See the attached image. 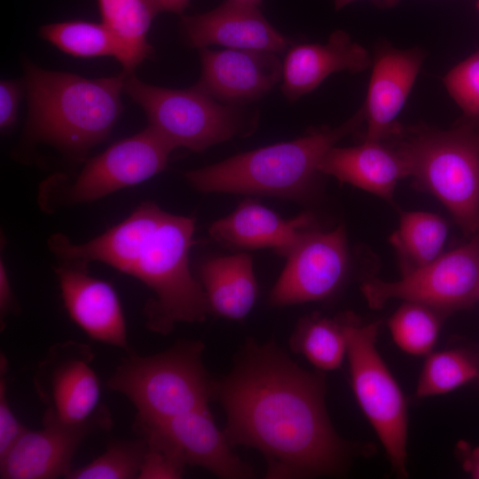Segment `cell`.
<instances>
[{
  "instance_id": "39",
  "label": "cell",
  "mask_w": 479,
  "mask_h": 479,
  "mask_svg": "<svg viewBox=\"0 0 479 479\" xmlns=\"http://www.w3.org/2000/svg\"><path fill=\"white\" fill-rule=\"evenodd\" d=\"M478 8H479V1H478V4H477Z\"/></svg>"
},
{
  "instance_id": "37",
  "label": "cell",
  "mask_w": 479,
  "mask_h": 479,
  "mask_svg": "<svg viewBox=\"0 0 479 479\" xmlns=\"http://www.w3.org/2000/svg\"><path fill=\"white\" fill-rule=\"evenodd\" d=\"M357 0H334L335 10H341L349 4ZM379 8L386 9L397 5L400 0H369Z\"/></svg>"
},
{
  "instance_id": "9",
  "label": "cell",
  "mask_w": 479,
  "mask_h": 479,
  "mask_svg": "<svg viewBox=\"0 0 479 479\" xmlns=\"http://www.w3.org/2000/svg\"><path fill=\"white\" fill-rule=\"evenodd\" d=\"M361 291L372 309L401 299L425 304L447 316L466 310L479 300V234L396 281L370 278L362 284Z\"/></svg>"
},
{
  "instance_id": "27",
  "label": "cell",
  "mask_w": 479,
  "mask_h": 479,
  "mask_svg": "<svg viewBox=\"0 0 479 479\" xmlns=\"http://www.w3.org/2000/svg\"><path fill=\"white\" fill-rule=\"evenodd\" d=\"M479 377V363L463 349L432 351L426 356L415 396L418 398L447 394Z\"/></svg>"
},
{
  "instance_id": "22",
  "label": "cell",
  "mask_w": 479,
  "mask_h": 479,
  "mask_svg": "<svg viewBox=\"0 0 479 479\" xmlns=\"http://www.w3.org/2000/svg\"><path fill=\"white\" fill-rule=\"evenodd\" d=\"M200 284L209 311L232 319H243L257 296L251 257L245 254L215 257L200 268Z\"/></svg>"
},
{
  "instance_id": "36",
  "label": "cell",
  "mask_w": 479,
  "mask_h": 479,
  "mask_svg": "<svg viewBox=\"0 0 479 479\" xmlns=\"http://www.w3.org/2000/svg\"><path fill=\"white\" fill-rule=\"evenodd\" d=\"M156 12H168L182 14L190 0H151Z\"/></svg>"
},
{
  "instance_id": "23",
  "label": "cell",
  "mask_w": 479,
  "mask_h": 479,
  "mask_svg": "<svg viewBox=\"0 0 479 479\" xmlns=\"http://www.w3.org/2000/svg\"><path fill=\"white\" fill-rule=\"evenodd\" d=\"M102 23L114 35L119 48L117 60L125 74L134 73L153 48L147 34L158 13L151 0H98Z\"/></svg>"
},
{
  "instance_id": "20",
  "label": "cell",
  "mask_w": 479,
  "mask_h": 479,
  "mask_svg": "<svg viewBox=\"0 0 479 479\" xmlns=\"http://www.w3.org/2000/svg\"><path fill=\"white\" fill-rule=\"evenodd\" d=\"M323 175L392 200L397 183L409 177L406 161L389 141L364 140L358 145L332 147L319 164Z\"/></svg>"
},
{
  "instance_id": "12",
  "label": "cell",
  "mask_w": 479,
  "mask_h": 479,
  "mask_svg": "<svg viewBox=\"0 0 479 479\" xmlns=\"http://www.w3.org/2000/svg\"><path fill=\"white\" fill-rule=\"evenodd\" d=\"M94 353L83 342L52 345L37 365L33 382L45 406L43 416L80 422L99 406L100 384L92 366Z\"/></svg>"
},
{
  "instance_id": "29",
  "label": "cell",
  "mask_w": 479,
  "mask_h": 479,
  "mask_svg": "<svg viewBox=\"0 0 479 479\" xmlns=\"http://www.w3.org/2000/svg\"><path fill=\"white\" fill-rule=\"evenodd\" d=\"M146 444L137 439H114L89 464L72 468L67 479H134L138 474Z\"/></svg>"
},
{
  "instance_id": "35",
  "label": "cell",
  "mask_w": 479,
  "mask_h": 479,
  "mask_svg": "<svg viewBox=\"0 0 479 479\" xmlns=\"http://www.w3.org/2000/svg\"><path fill=\"white\" fill-rule=\"evenodd\" d=\"M14 306V297L8 278L5 265L0 262V312L1 319L9 313Z\"/></svg>"
},
{
  "instance_id": "8",
  "label": "cell",
  "mask_w": 479,
  "mask_h": 479,
  "mask_svg": "<svg viewBox=\"0 0 479 479\" xmlns=\"http://www.w3.org/2000/svg\"><path fill=\"white\" fill-rule=\"evenodd\" d=\"M379 322L349 312L347 356L356 400L381 443L392 468L407 477L408 415L404 396L376 347Z\"/></svg>"
},
{
  "instance_id": "33",
  "label": "cell",
  "mask_w": 479,
  "mask_h": 479,
  "mask_svg": "<svg viewBox=\"0 0 479 479\" xmlns=\"http://www.w3.org/2000/svg\"><path fill=\"white\" fill-rule=\"evenodd\" d=\"M25 90L23 81L2 80L0 82V129L5 132L14 126L20 98Z\"/></svg>"
},
{
  "instance_id": "28",
  "label": "cell",
  "mask_w": 479,
  "mask_h": 479,
  "mask_svg": "<svg viewBox=\"0 0 479 479\" xmlns=\"http://www.w3.org/2000/svg\"><path fill=\"white\" fill-rule=\"evenodd\" d=\"M40 36L61 51L77 58L111 56L118 59V44L101 22L67 20L43 25Z\"/></svg>"
},
{
  "instance_id": "32",
  "label": "cell",
  "mask_w": 479,
  "mask_h": 479,
  "mask_svg": "<svg viewBox=\"0 0 479 479\" xmlns=\"http://www.w3.org/2000/svg\"><path fill=\"white\" fill-rule=\"evenodd\" d=\"M0 357V459H2L27 428L18 420L9 404L5 379L8 361L3 354Z\"/></svg>"
},
{
  "instance_id": "18",
  "label": "cell",
  "mask_w": 479,
  "mask_h": 479,
  "mask_svg": "<svg viewBox=\"0 0 479 479\" xmlns=\"http://www.w3.org/2000/svg\"><path fill=\"white\" fill-rule=\"evenodd\" d=\"M424 52L412 48H377L364 106L366 131L364 140L384 141L399 128L397 117L404 107L424 60Z\"/></svg>"
},
{
  "instance_id": "11",
  "label": "cell",
  "mask_w": 479,
  "mask_h": 479,
  "mask_svg": "<svg viewBox=\"0 0 479 479\" xmlns=\"http://www.w3.org/2000/svg\"><path fill=\"white\" fill-rule=\"evenodd\" d=\"M113 426L107 407L80 422H65L43 417V427L27 429L9 452L0 459L2 479L66 478L82 442L89 436L109 430Z\"/></svg>"
},
{
  "instance_id": "30",
  "label": "cell",
  "mask_w": 479,
  "mask_h": 479,
  "mask_svg": "<svg viewBox=\"0 0 479 479\" xmlns=\"http://www.w3.org/2000/svg\"><path fill=\"white\" fill-rule=\"evenodd\" d=\"M444 86L471 119H479V51L452 67L444 77Z\"/></svg>"
},
{
  "instance_id": "13",
  "label": "cell",
  "mask_w": 479,
  "mask_h": 479,
  "mask_svg": "<svg viewBox=\"0 0 479 479\" xmlns=\"http://www.w3.org/2000/svg\"><path fill=\"white\" fill-rule=\"evenodd\" d=\"M174 149L147 126L90 159L69 186L68 200L72 203L90 202L140 184L166 169Z\"/></svg>"
},
{
  "instance_id": "3",
  "label": "cell",
  "mask_w": 479,
  "mask_h": 479,
  "mask_svg": "<svg viewBox=\"0 0 479 479\" xmlns=\"http://www.w3.org/2000/svg\"><path fill=\"white\" fill-rule=\"evenodd\" d=\"M28 114L27 134L82 160L104 141L122 112L126 74L96 79L43 69L23 61Z\"/></svg>"
},
{
  "instance_id": "10",
  "label": "cell",
  "mask_w": 479,
  "mask_h": 479,
  "mask_svg": "<svg viewBox=\"0 0 479 479\" xmlns=\"http://www.w3.org/2000/svg\"><path fill=\"white\" fill-rule=\"evenodd\" d=\"M286 256L285 268L269 296L271 305L285 307L332 296L349 271L343 226L330 232L306 231Z\"/></svg>"
},
{
  "instance_id": "38",
  "label": "cell",
  "mask_w": 479,
  "mask_h": 479,
  "mask_svg": "<svg viewBox=\"0 0 479 479\" xmlns=\"http://www.w3.org/2000/svg\"><path fill=\"white\" fill-rule=\"evenodd\" d=\"M244 4L259 7L263 0H232Z\"/></svg>"
},
{
  "instance_id": "1",
  "label": "cell",
  "mask_w": 479,
  "mask_h": 479,
  "mask_svg": "<svg viewBox=\"0 0 479 479\" xmlns=\"http://www.w3.org/2000/svg\"><path fill=\"white\" fill-rule=\"evenodd\" d=\"M323 372H310L273 342L247 341L231 372L213 382L232 446L256 449L270 479L342 475L352 446L334 430Z\"/></svg>"
},
{
  "instance_id": "25",
  "label": "cell",
  "mask_w": 479,
  "mask_h": 479,
  "mask_svg": "<svg viewBox=\"0 0 479 479\" xmlns=\"http://www.w3.org/2000/svg\"><path fill=\"white\" fill-rule=\"evenodd\" d=\"M447 235L448 224L440 216L426 211L403 212L398 228L389 238L397 255L402 274L441 255Z\"/></svg>"
},
{
  "instance_id": "14",
  "label": "cell",
  "mask_w": 479,
  "mask_h": 479,
  "mask_svg": "<svg viewBox=\"0 0 479 479\" xmlns=\"http://www.w3.org/2000/svg\"><path fill=\"white\" fill-rule=\"evenodd\" d=\"M139 436L153 437L170 448L186 466L204 468L223 479L255 477L254 469L232 451L208 407L153 424H134Z\"/></svg>"
},
{
  "instance_id": "16",
  "label": "cell",
  "mask_w": 479,
  "mask_h": 479,
  "mask_svg": "<svg viewBox=\"0 0 479 479\" xmlns=\"http://www.w3.org/2000/svg\"><path fill=\"white\" fill-rule=\"evenodd\" d=\"M184 41L192 48L218 44L229 49L284 52L290 41L263 15L259 7L225 0L216 8L195 15L182 16Z\"/></svg>"
},
{
  "instance_id": "24",
  "label": "cell",
  "mask_w": 479,
  "mask_h": 479,
  "mask_svg": "<svg viewBox=\"0 0 479 479\" xmlns=\"http://www.w3.org/2000/svg\"><path fill=\"white\" fill-rule=\"evenodd\" d=\"M349 312L329 318L314 313L300 319L290 349L318 371L338 369L347 356Z\"/></svg>"
},
{
  "instance_id": "34",
  "label": "cell",
  "mask_w": 479,
  "mask_h": 479,
  "mask_svg": "<svg viewBox=\"0 0 479 479\" xmlns=\"http://www.w3.org/2000/svg\"><path fill=\"white\" fill-rule=\"evenodd\" d=\"M456 454L463 470L471 478L479 479V445L459 441L456 445Z\"/></svg>"
},
{
  "instance_id": "17",
  "label": "cell",
  "mask_w": 479,
  "mask_h": 479,
  "mask_svg": "<svg viewBox=\"0 0 479 479\" xmlns=\"http://www.w3.org/2000/svg\"><path fill=\"white\" fill-rule=\"evenodd\" d=\"M55 271L73 321L91 339L129 351L125 318L114 287L90 276L83 263L63 261Z\"/></svg>"
},
{
  "instance_id": "6",
  "label": "cell",
  "mask_w": 479,
  "mask_h": 479,
  "mask_svg": "<svg viewBox=\"0 0 479 479\" xmlns=\"http://www.w3.org/2000/svg\"><path fill=\"white\" fill-rule=\"evenodd\" d=\"M201 341L180 340L157 354L130 352L106 381L135 406L134 424H153L208 407L213 382L204 366Z\"/></svg>"
},
{
  "instance_id": "2",
  "label": "cell",
  "mask_w": 479,
  "mask_h": 479,
  "mask_svg": "<svg viewBox=\"0 0 479 479\" xmlns=\"http://www.w3.org/2000/svg\"><path fill=\"white\" fill-rule=\"evenodd\" d=\"M193 232L192 217L145 202L87 242L55 234L49 247L61 261L100 262L139 279L153 293L144 309L147 328L168 334L176 324L202 322L209 312L203 287L189 267Z\"/></svg>"
},
{
  "instance_id": "7",
  "label": "cell",
  "mask_w": 479,
  "mask_h": 479,
  "mask_svg": "<svg viewBox=\"0 0 479 479\" xmlns=\"http://www.w3.org/2000/svg\"><path fill=\"white\" fill-rule=\"evenodd\" d=\"M125 92L145 112L148 126L174 148L201 153L216 144L251 132L256 115L241 106L221 103L195 86L158 87L126 74Z\"/></svg>"
},
{
  "instance_id": "21",
  "label": "cell",
  "mask_w": 479,
  "mask_h": 479,
  "mask_svg": "<svg viewBox=\"0 0 479 479\" xmlns=\"http://www.w3.org/2000/svg\"><path fill=\"white\" fill-rule=\"evenodd\" d=\"M312 217L301 215L285 220L264 206L245 200L229 216L216 220L210 236L221 243L244 248L275 249L287 255L308 231Z\"/></svg>"
},
{
  "instance_id": "31",
  "label": "cell",
  "mask_w": 479,
  "mask_h": 479,
  "mask_svg": "<svg viewBox=\"0 0 479 479\" xmlns=\"http://www.w3.org/2000/svg\"><path fill=\"white\" fill-rule=\"evenodd\" d=\"M142 438L146 449L138 479H178L183 476L186 465L170 448L154 438Z\"/></svg>"
},
{
  "instance_id": "19",
  "label": "cell",
  "mask_w": 479,
  "mask_h": 479,
  "mask_svg": "<svg viewBox=\"0 0 479 479\" xmlns=\"http://www.w3.org/2000/svg\"><path fill=\"white\" fill-rule=\"evenodd\" d=\"M372 64L365 48L353 41L347 32L335 30L326 43H302L289 49L283 62L281 91L292 103L334 73L357 74Z\"/></svg>"
},
{
  "instance_id": "5",
  "label": "cell",
  "mask_w": 479,
  "mask_h": 479,
  "mask_svg": "<svg viewBox=\"0 0 479 479\" xmlns=\"http://www.w3.org/2000/svg\"><path fill=\"white\" fill-rule=\"evenodd\" d=\"M449 130L399 127L389 139L404 158L416 189L436 197L468 236L479 234V125Z\"/></svg>"
},
{
  "instance_id": "26",
  "label": "cell",
  "mask_w": 479,
  "mask_h": 479,
  "mask_svg": "<svg viewBox=\"0 0 479 479\" xmlns=\"http://www.w3.org/2000/svg\"><path fill=\"white\" fill-rule=\"evenodd\" d=\"M446 317L425 304L404 301L389 318L388 326L400 349L412 356L426 357L433 351Z\"/></svg>"
},
{
  "instance_id": "4",
  "label": "cell",
  "mask_w": 479,
  "mask_h": 479,
  "mask_svg": "<svg viewBox=\"0 0 479 479\" xmlns=\"http://www.w3.org/2000/svg\"><path fill=\"white\" fill-rule=\"evenodd\" d=\"M365 122L364 106L342 124L323 128L287 142L234 155L189 170L185 178L203 192L302 197L317 177L326 153Z\"/></svg>"
},
{
  "instance_id": "15",
  "label": "cell",
  "mask_w": 479,
  "mask_h": 479,
  "mask_svg": "<svg viewBox=\"0 0 479 479\" xmlns=\"http://www.w3.org/2000/svg\"><path fill=\"white\" fill-rule=\"evenodd\" d=\"M201 73L194 85L214 99L240 106L259 99L282 79L277 53L249 49H200Z\"/></svg>"
}]
</instances>
